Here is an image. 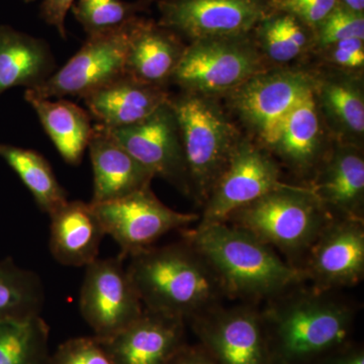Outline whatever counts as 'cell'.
<instances>
[{
    "label": "cell",
    "mask_w": 364,
    "mask_h": 364,
    "mask_svg": "<svg viewBox=\"0 0 364 364\" xmlns=\"http://www.w3.org/2000/svg\"><path fill=\"white\" fill-rule=\"evenodd\" d=\"M260 318L269 364H306L344 344L355 308L335 291L301 284L265 301Z\"/></svg>",
    "instance_id": "cell-1"
},
{
    "label": "cell",
    "mask_w": 364,
    "mask_h": 364,
    "mask_svg": "<svg viewBox=\"0 0 364 364\" xmlns=\"http://www.w3.org/2000/svg\"><path fill=\"white\" fill-rule=\"evenodd\" d=\"M217 275L226 298L256 304L306 284L303 273L252 234L229 223L182 230Z\"/></svg>",
    "instance_id": "cell-2"
},
{
    "label": "cell",
    "mask_w": 364,
    "mask_h": 364,
    "mask_svg": "<svg viewBox=\"0 0 364 364\" xmlns=\"http://www.w3.org/2000/svg\"><path fill=\"white\" fill-rule=\"evenodd\" d=\"M127 268L144 309L189 321L226 298L214 270L188 241L152 246Z\"/></svg>",
    "instance_id": "cell-3"
},
{
    "label": "cell",
    "mask_w": 364,
    "mask_h": 364,
    "mask_svg": "<svg viewBox=\"0 0 364 364\" xmlns=\"http://www.w3.org/2000/svg\"><path fill=\"white\" fill-rule=\"evenodd\" d=\"M333 218L306 186L280 183L235 210L226 222L245 230L298 268Z\"/></svg>",
    "instance_id": "cell-4"
},
{
    "label": "cell",
    "mask_w": 364,
    "mask_h": 364,
    "mask_svg": "<svg viewBox=\"0 0 364 364\" xmlns=\"http://www.w3.org/2000/svg\"><path fill=\"white\" fill-rule=\"evenodd\" d=\"M169 104L181 130L191 196L203 205L243 136L218 97L181 91L170 95Z\"/></svg>",
    "instance_id": "cell-5"
},
{
    "label": "cell",
    "mask_w": 364,
    "mask_h": 364,
    "mask_svg": "<svg viewBox=\"0 0 364 364\" xmlns=\"http://www.w3.org/2000/svg\"><path fill=\"white\" fill-rule=\"evenodd\" d=\"M315 69L274 67L224 95L249 138L269 149L291 112L314 91Z\"/></svg>",
    "instance_id": "cell-6"
},
{
    "label": "cell",
    "mask_w": 364,
    "mask_h": 364,
    "mask_svg": "<svg viewBox=\"0 0 364 364\" xmlns=\"http://www.w3.org/2000/svg\"><path fill=\"white\" fill-rule=\"evenodd\" d=\"M272 68L252 33L208 38L189 42L170 83L186 92L219 98Z\"/></svg>",
    "instance_id": "cell-7"
},
{
    "label": "cell",
    "mask_w": 364,
    "mask_h": 364,
    "mask_svg": "<svg viewBox=\"0 0 364 364\" xmlns=\"http://www.w3.org/2000/svg\"><path fill=\"white\" fill-rule=\"evenodd\" d=\"M135 20L114 30L88 36L81 49L65 65L53 73L42 85L26 90L25 97L83 98L123 77L129 38Z\"/></svg>",
    "instance_id": "cell-8"
},
{
    "label": "cell",
    "mask_w": 364,
    "mask_h": 364,
    "mask_svg": "<svg viewBox=\"0 0 364 364\" xmlns=\"http://www.w3.org/2000/svg\"><path fill=\"white\" fill-rule=\"evenodd\" d=\"M90 205L105 235H109L119 246V256L123 259L152 247L169 232L186 229L200 219V215L167 207L150 188L119 200Z\"/></svg>",
    "instance_id": "cell-9"
},
{
    "label": "cell",
    "mask_w": 364,
    "mask_h": 364,
    "mask_svg": "<svg viewBox=\"0 0 364 364\" xmlns=\"http://www.w3.org/2000/svg\"><path fill=\"white\" fill-rule=\"evenodd\" d=\"M279 163L264 148L243 136L203 205L196 226L226 222L235 210L282 183Z\"/></svg>",
    "instance_id": "cell-10"
},
{
    "label": "cell",
    "mask_w": 364,
    "mask_h": 364,
    "mask_svg": "<svg viewBox=\"0 0 364 364\" xmlns=\"http://www.w3.org/2000/svg\"><path fill=\"white\" fill-rule=\"evenodd\" d=\"M123 258L95 259L85 267L79 308L95 338H111L142 315L144 306Z\"/></svg>",
    "instance_id": "cell-11"
},
{
    "label": "cell",
    "mask_w": 364,
    "mask_h": 364,
    "mask_svg": "<svg viewBox=\"0 0 364 364\" xmlns=\"http://www.w3.org/2000/svg\"><path fill=\"white\" fill-rule=\"evenodd\" d=\"M160 26L189 42L252 33L272 7L269 0H159Z\"/></svg>",
    "instance_id": "cell-12"
},
{
    "label": "cell",
    "mask_w": 364,
    "mask_h": 364,
    "mask_svg": "<svg viewBox=\"0 0 364 364\" xmlns=\"http://www.w3.org/2000/svg\"><path fill=\"white\" fill-rule=\"evenodd\" d=\"M188 322L217 364H269L255 304L215 306Z\"/></svg>",
    "instance_id": "cell-13"
},
{
    "label": "cell",
    "mask_w": 364,
    "mask_h": 364,
    "mask_svg": "<svg viewBox=\"0 0 364 364\" xmlns=\"http://www.w3.org/2000/svg\"><path fill=\"white\" fill-rule=\"evenodd\" d=\"M109 131L154 177L191 196L181 130L169 100L140 123Z\"/></svg>",
    "instance_id": "cell-14"
},
{
    "label": "cell",
    "mask_w": 364,
    "mask_h": 364,
    "mask_svg": "<svg viewBox=\"0 0 364 364\" xmlns=\"http://www.w3.org/2000/svg\"><path fill=\"white\" fill-rule=\"evenodd\" d=\"M318 291L356 286L364 277V221L333 219L299 267Z\"/></svg>",
    "instance_id": "cell-15"
},
{
    "label": "cell",
    "mask_w": 364,
    "mask_h": 364,
    "mask_svg": "<svg viewBox=\"0 0 364 364\" xmlns=\"http://www.w3.org/2000/svg\"><path fill=\"white\" fill-rule=\"evenodd\" d=\"M305 186L333 219L364 221L363 148L333 141L329 152Z\"/></svg>",
    "instance_id": "cell-16"
},
{
    "label": "cell",
    "mask_w": 364,
    "mask_h": 364,
    "mask_svg": "<svg viewBox=\"0 0 364 364\" xmlns=\"http://www.w3.org/2000/svg\"><path fill=\"white\" fill-rule=\"evenodd\" d=\"M184 323L144 309L142 315L121 332L97 340L112 364H168L184 346Z\"/></svg>",
    "instance_id": "cell-17"
},
{
    "label": "cell",
    "mask_w": 364,
    "mask_h": 364,
    "mask_svg": "<svg viewBox=\"0 0 364 364\" xmlns=\"http://www.w3.org/2000/svg\"><path fill=\"white\" fill-rule=\"evenodd\" d=\"M314 97L333 141L363 148L364 82L363 71L315 69Z\"/></svg>",
    "instance_id": "cell-18"
},
{
    "label": "cell",
    "mask_w": 364,
    "mask_h": 364,
    "mask_svg": "<svg viewBox=\"0 0 364 364\" xmlns=\"http://www.w3.org/2000/svg\"><path fill=\"white\" fill-rule=\"evenodd\" d=\"M332 144V136L318 112L313 91L287 117L267 151L279 165H284L306 183Z\"/></svg>",
    "instance_id": "cell-19"
},
{
    "label": "cell",
    "mask_w": 364,
    "mask_h": 364,
    "mask_svg": "<svg viewBox=\"0 0 364 364\" xmlns=\"http://www.w3.org/2000/svg\"><path fill=\"white\" fill-rule=\"evenodd\" d=\"M93 168V196L90 203L119 200L150 188L152 172L132 156L102 124L92 127L88 143Z\"/></svg>",
    "instance_id": "cell-20"
},
{
    "label": "cell",
    "mask_w": 364,
    "mask_h": 364,
    "mask_svg": "<svg viewBox=\"0 0 364 364\" xmlns=\"http://www.w3.org/2000/svg\"><path fill=\"white\" fill-rule=\"evenodd\" d=\"M186 46L173 31L139 16L132 26L124 75L145 85L166 88Z\"/></svg>",
    "instance_id": "cell-21"
},
{
    "label": "cell",
    "mask_w": 364,
    "mask_h": 364,
    "mask_svg": "<svg viewBox=\"0 0 364 364\" xmlns=\"http://www.w3.org/2000/svg\"><path fill=\"white\" fill-rule=\"evenodd\" d=\"M166 88L123 77L102 86L83 97L86 107L107 129L122 128L140 123L168 102Z\"/></svg>",
    "instance_id": "cell-22"
},
{
    "label": "cell",
    "mask_w": 364,
    "mask_h": 364,
    "mask_svg": "<svg viewBox=\"0 0 364 364\" xmlns=\"http://www.w3.org/2000/svg\"><path fill=\"white\" fill-rule=\"evenodd\" d=\"M50 218V251L57 262L86 267L97 259L105 232L90 203L68 200Z\"/></svg>",
    "instance_id": "cell-23"
},
{
    "label": "cell",
    "mask_w": 364,
    "mask_h": 364,
    "mask_svg": "<svg viewBox=\"0 0 364 364\" xmlns=\"http://www.w3.org/2000/svg\"><path fill=\"white\" fill-rule=\"evenodd\" d=\"M49 45L9 26H0V95L14 86L33 90L54 73Z\"/></svg>",
    "instance_id": "cell-24"
},
{
    "label": "cell",
    "mask_w": 364,
    "mask_h": 364,
    "mask_svg": "<svg viewBox=\"0 0 364 364\" xmlns=\"http://www.w3.org/2000/svg\"><path fill=\"white\" fill-rule=\"evenodd\" d=\"M26 100L37 112L41 124L65 162L80 164L92 132L90 114L63 98L56 102L40 98Z\"/></svg>",
    "instance_id": "cell-25"
},
{
    "label": "cell",
    "mask_w": 364,
    "mask_h": 364,
    "mask_svg": "<svg viewBox=\"0 0 364 364\" xmlns=\"http://www.w3.org/2000/svg\"><path fill=\"white\" fill-rule=\"evenodd\" d=\"M254 40L274 67H284L315 49V32L291 14L274 11L263 18L252 32Z\"/></svg>",
    "instance_id": "cell-26"
},
{
    "label": "cell",
    "mask_w": 364,
    "mask_h": 364,
    "mask_svg": "<svg viewBox=\"0 0 364 364\" xmlns=\"http://www.w3.org/2000/svg\"><path fill=\"white\" fill-rule=\"evenodd\" d=\"M49 335L41 315L0 318V364H49Z\"/></svg>",
    "instance_id": "cell-27"
},
{
    "label": "cell",
    "mask_w": 364,
    "mask_h": 364,
    "mask_svg": "<svg viewBox=\"0 0 364 364\" xmlns=\"http://www.w3.org/2000/svg\"><path fill=\"white\" fill-rule=\"evenodd\" d=\"M0 157L20 176L42 212L50 215L68 202L65 189L60 186L51 165L39 153L0 145Z\"/></svg>",
    "instance_id": "cell-28"
},
{
    "label": "cell",
    "mask_w": 364,
    "mask_h": 364,
    "mask_svg": "<svg viewBox=\"0 0 364 364\" xmlns=\"http://www.w3.org/2000/svg\"><path fill=\"white\" fill-rule=\"evenodd\" d=\"M45 301L44 287L37 273L0 261V318H26L41 315Z\"/></svg>",
    "instance_id": "cell-29"
},
{
    "label": "cell",
    "mask_w": 364,
    "mask_h": 364,
    "mask_svg": "<svg viewBox=\"0 0 364 364\" xmlns=\"http://www.w3.org/2000/svg\"><path fill=\"white\" fill-rule=\"evenodd\" d=\"M153 0L127 2L123 0H78L71 6L76 20L87 36L114 30L138 18L149 9Z\"/></svg>",
    "instance_id": "cell-30"
},
{
    "label": "cell",
    "mask_w": 364,
    "mask_h": 364,
    "mask_svg": "<svg viewBox=\"0 0 364 364\" xmlns=\"http://www.w3.org/2000/svg\"><path fill=\"white\" fill-rule=\"evenodd\" d=\"M315 49L347 39L364 40V14L337 6L315 31ZM313 51V52H314Z\"/></svg>",
    "instance_id": "cell-31"
},
{
    "label": "cell",
    "mask_w": 364,
    "mask_h": 364,
    "mask_svg": "<svg viewBox=\"0 0 364 364\" xmlns=\"http://www.w3.org/2000/svg\"><path fill=\"white\" fill-rule=\"evenodd\" d=\"M49 364H112L104 347L95 336L77 337L60 345Z\"/></svg>",
    "instance_id": "cell-32"
},
{
    "label": "cell",
    "mask_w": 364,
    "mask_h": 364,
    "mask_svg": "<svg viewBox=\"0 0 364 364\" xmlns=\"http://www.w3.org/2000/svg\"><path fill=\"white\" fill-rule=\"evenodd\" d=\"M313 53L331 68L350 72L363 70L364 40L352 38L339 41Z\"/></svg>",
    "instance_id": "cell-33"
},
{
    "label": "cell",
    "mask_w": 364,
    "mask_h": 364,
    "mask_svg": "<svg viewBox=\"0 0 364 364\" xmlns=\"http://www.w3.org/2000/svg\"><path fill=\"white\" fill-rule=\"evenodd\" d=\"M274 11L296 16L314 31L338 6V0H269Z\"/></svg>",
    "instance_id": "cell-34"
},
{
    "label": "cell",
    "mask_w": 364,
    "mask_h": 364,
    "mask_svg": "<svg viewBox=\"0 0 364 364\" xmlns=\"http://www.w3.org/2000/svg\"><path fill=\"white\" fill-rule=\"evenodd\" d=\"M75 0H44L41 16L48 25L55 26L60 36L66 39L65 18Z\"/></svg>",
    "instance_id": "cell-35"
},
{
    "label": "cell",
    "mask_w": 364,
    "mask_h": 364,
    "mask_svg": "<svg viewBox=\"0 0 364 364\" xmlns=\"http://www.w3.org/2000/svg\"><path fill=\"white\" fill-rule=\"evenodd\" d=\"M168 364H217L205 349L188 348L184 345Z\"/></svg>",
    "instance_id": "cell-36"
},
{
    "label": "cell",
    "mask_w": 364,
    "mask_h": 364,
    "mask_svg": "<svg viewBox=\"0 0 364 364\" xmlns=\"http://www.w3.org/2000/svg\"><path fill=\"white\" fill-rule=\"evenodd\" d=\"M325 364H364L363 352L360 349L341 352L335 354L329 361H326Z\"/></svg>",
    "instance_id": "cell-37"
},
{
    "label": "cell",
    "mask_w": 364,
    "mask_h": 364,
    "mask_svg": "<svg viewBox=\"0 0 364 364\" xmlns=\"http://www.w3.org/2000/svg\"><path fill=\"white\" fill-rule=\"evenodd\" d=\"M338 6L350 13L364 14V0H338Z\"/></svg>",
    "instance_id": "cell-38"
},
{
    "label": "cell",
    "mask_w": 364,
    "mask_h": 364,
    "mask_svg": "<svg viewBox=\"0 0 364 364\" xmlns=\"http://www.w3.org/2000/svg\"><path fill=\"white\" fill-rule=\"evenodd\" d=\"M23 1H26V2H31V1H33V0H23Z\"/></svg>",
    "instance_id": "cell-39"
}]
</instances>
